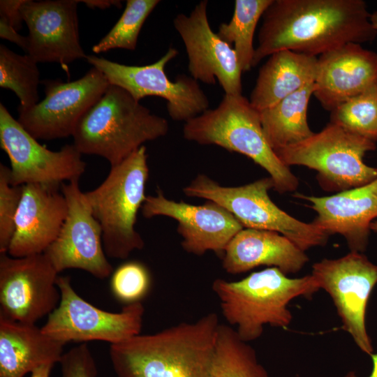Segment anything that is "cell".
<instances>
[{"label": "cell", "mask_w": 377, "mask_h": 377, "mask_svg": "<svg viewBox=\"0 0 377 377\" xmlns=\"http://www.w3.org/2000/svg\"><path fill=\"white\" fill-rule=\"evenodd\" d=\"M363 0H272L263 15L252 67L282 50L317 57L377 36Z\"/></svg>", "instance_id": "1"}, {"label": "cell", "mask_w": 377, "mask_h": 377, "mask_svg": "<svg viewBox=\"0 0 377 377\" xmlns=\"http://www.w3.org/2000/svg\"><path fill=\"white\" fill-rule=\"evenodd\" d=\"M219 323L216 313L110 346L117 377H208Z\"/></svg>", "instance_id": "2"}, {"label": "cell", "mask_w": 377, "mask_h": 377, "mask_svg": "<svg viewBox=\"0 0 377 377\" xmlns=\"http://www.w3.org/2000/svg\"><path fill=\"white\" fill-rule=\"evenodd\" d=\"M212 290L226 320L249 343L261 337L266 325L288 327L293 320L288 304L299 297H311L320 288L311 274L290 278L269 267L237 281L216 279Z\"/></svg>", "instance_id": "3"}, {"label": "cell", "mask_w": 377, "mask_h": 377, "mask_svg": "<svg viewBox=\"0 0 377 377\" xmlns=\"http://www.w3.org/2000/svg\"><path fill=\"white\" fill-rule=\"evenodd\" d=\"M168 130L165 118L151 113L124 89L110 84L80 119L72 136L82 154L101 156L112 167Z\"/></svg>", "instance_id": "4"}, {"label": "cell", "mask_w": 377, "mask_h": 377, "mask_svg": "<svg viewBox=\"0 0 377 377\" xmlns=\"http://www.w3.org/2000/svg\"><path fill=\"white\" fill-rule=\"evenodd\" d=\"M182 131L187 140L246 156L269 173L279 193L293 192L298 186L297 177L267 142L260 112L242 94H225L216 108L186 121Z\"/></svg>", "instance_id": "5"}, {"label": "cell", "mask_w": 377, "mask_h": 377, "mask_svg": "<svg viewBox=\"0 0 377 377\" xmlns=\"http://www.w3.org/2000/svg\"><path fill=\"white\" fill-rule=\"evenodd\" d=\"M147 149L145 145L120 163L112 166L103 182L84 192L91 212L102 228V241L107 257L126 259L145 246L135 229L137 216L147 195L149 179Z\"/></svg>", "instance_id": "6"}, {"label": "cell", "mask_w": 377, "mask_h": 377, "mask_svg": "<svg viewBox=\"0 0 377 377\" xmlns=\"http://www.w3.org/2000/svg\"><path fill=\"white\" fill-rule=\"evenodd\" d=\"M271 188L274 183L269 177L239 186H224L199 174L182 191L188 197L218 203L246 228L279 232L304 251L325 245L330 235L312 222L301 221L280 209L269 195Z\"/></svg>", "instance_id": "7"}, {"label": "cell", "mask_w": 377, "mask_h": 377, "mask_svg": "<svg viewBox=\"0 0 377 377\" xmlns=\"http://www.w3.org/2000/svg\"><path fill=\"white\" fill-rule=\"evenodd\" d=\"M376 142L330 122L309 138L275 151L287 166L315 170L322 188L343 191L368 184L377 177V168L367 165L364 156Z\"/></svg>", "instance_id": "8"}, {"label": "cell", "mask_w": 377, "mask_h": 377, "mask_svg": "<svg viewBox=\"0 0 377 377\" xmlns=\"http://www.w3.org/2000/svg\"><path fill=\"white\" fill-rule=\"evenodd\" d=\"M57 285L61 293L59 304L40 327L51 338L65 344L103 341L112 345L140 334L145 314L142 302L127 304L119 312H110L81 297L69 276H59Z\"/></svg>", "instance_id": "9"}, {"label": "cell", "mask_w": 377, "mask_h": 377, "mask_svg": "<svg viewBox=\"0 0 377 377\" xmlns=\"http://www.w3.org/2000/svg\"><path fill=\"white\" fill-rule=\"evenodd\" d=\"M179 52L170 47L156 62L145 66H128L95 55L87 61L101 71L110 84L119 87L136 101L156 96L167 101V110L172 120L187 121L209 108V100L198 82L184 74L169 80L165 68Z\"/></svg>", "instance_id": "10"}, {"label": "cell", "mask_w": 377, "mask_h": 377, "mask_svg": "<svg viewBox=\"0 0 377 377\" xmlns=\"http://www.w3.org/2000/svg\"><path fill=\"white\" fill-rule=\"evenodd\" d=\"M0 146L10 163L12 185L40 184L61 188L65 182L79 181L86 163L74 145L52 151L40 145L0 104Z\"/></svg>", "instance_id": "11"}, {"label": "cell", "mask_w": 377, "mask_h": 377, "mask_svg": "<svg viewBox=\"0 0 377 377\" xmlns=\"http://www.w3.org/2000/svg\"><path fill=\"white\" fill-rule=\"evenodd\" d=\"M311 274L319 288L330 295L343 330L362 352L373 354L365 318L371 293L377 283V265L362 253L350 251L337 259L315 263Z\"/></svg>", "instance_id": "12"}, {"label": "cell", "mask_w": 377, "mask_h": 377, "mask_svg": "<svg viewBox=\"0 0 377 377\" xmlns=\"http://www.w3.org/2000/svg\"><path fill=\"white\" fill-rule=\"evenodd\" d=\"M59 273L43 253L12 257L0 253V315L35 324L59 305Z\"/></svg>", "instance_id": "13"}, {"label": "cell", "mask_w": 377, "mask_h": 377, "mask_svg": "<svg viewBox=\"0 0 377 377\" xmlns=\"http://www.w3.org/2000/svg\"><path fill=\"white\" fill-rule=\"evenodd\" d=\"M45 96L27 109L18 108L19 123L36 140L73 135L83 115L101 98L110 85L96 68L68 82L45 80Z\"/></svg>", "instance_id": "14"}, {"label": "cell", "mask_w": 377, "mask_h": 377, "mask_svg": "<svg viewBox=\"0 0 377 377\" xmlns=\"http://www.w3.org/2000/svg\"><path fill=\"white\" fill-rule=\"evenodd\" d=\"M78 182L61 185L68 214L57 237L44 253L58 273L79 269L104 279L111 276L114 269L104 251L101 226Z\"/></svg>", "instance_id": "15"}, {"label": "cell", "mask_w": 377, "mask_h": 377, "mask_svg": "<svg viewBox=\"0 0 377 377\" xmlns=\"http://www.w3.org/2000/svg\"><path fill=\"white\" fill-rule=\"evenodd\" d=\"M207 7V1H201L189 15L179 13L173 20L185 45L188 71L207 84H214L216 79L225 94L241 95L242 71L236 52L211 29Z\"/></svg>", "instance_id": "16"}, {"label": "cell", "mask_w": 377, "mask_h": 377, "mask_svg": "<svg viewBox=\"0 0 377 377\" xmlns=\"http://www.w3.org/2000/svg\"><path fill=\"white\" fill-rule=\"evenodd\" d=\"M145 218L166 216L177 221V230L188 253L202 256L208 251L223 255L231 239L244 227L226 208L207 200L195 205L167 198L158 188L156 195H147L142 206Z\"/></svg>", "instance_id": "17"}, {"label": "cell", "mask_w": 377, "mask_h": 377, "mask_svg": "<svg viewBox=\"0 0 377 377\" xmlns=\"http://www.w3.org/2000/svg\"><path fill=\"white\" fill-rule=\"evenodd\" d=\"M77 0H26L21 6L29 29L28 54L37 63L68 64L86 59L79 39Z\"/></svg>", "instance_id": "18"}, {"label": "cell", "mask_w": 377, "mask_h": 377, "mask_svg": "<svg viewBox=\"0 0 377 377\" xmlns=\"http://www.w3.org/2000/svg\"><path fill=\"white\" fill-rule=\"evenodd\" d=\"M59 188L23 185L7 253L24 257L43 253L57 237L68 214L67 201Z\"/></svg>", "instance_id": "19"}, {"label": "cell", "mask_w": 377, "mask_h": 377, "mask_svg": "<svg viewBox=\"0 0 377 377\" xmlns=\"http://www.w3.org/2000/svg\"><path fill=\"white\" fill-rule=\"evenodd\" d=\"M295 196L310 202L317 213L313 224L329 235H342L350 251L366 250L370 225L377 217V177L364 185L329 196L300 193Z\"/></svg>", "instance_id": "20"}, {"label": "cell", "mask_w": 377, "mask_h": 377, "mask_svg": "<svg viewBox=\"0 0 377 377\" xmlns=\"http://www.w3.org/2000/svg\"><path fill=\"white\" fill-rule=\"evenodd\" d=\"M377 82V53L350 43L319 56L314 96L332 112Z\"/></svg>", "instance_id": "21"}, {"label": "cell", "mask_w": 377, "mask_h": 377, "mask_svg": "<svg viewBox=\"0 0 377 377\" xmlns=\"http://www.w3.org/2000/svg\"><path fill=\"white\" fill-rule=\"evenodd\" d=\"M309 262L305 251L279 232L243 228L229 242L222 255V267L231 274L260 265L276 267L286 274L300 272Z\"/></svg>", "instance_id": "22"}, {"label": "cell", "mask_w": 377, "mask_h": 377, "mask_svg": "<svg viewBox=\"0 0 377 377\" xmlns=\"http://www.w3.org/2000/svg\"><path fill=\"white\" fill-rule=\"evenodd\" d=\"M64 345L35 324L0 315V377H24L40 366L59 363Z\"/></svg>", "instance_id": "23"}, {"label": "cell", "mask_w": 377, "mask_h": 377, "mask_svg": "<svg viewBox=\"0 0 377 377\" xmlns=\"http://www.w3.org/2000/svg\"><path fill=\"white\" fill-rule=\"evenodd\" d=\"M317 62V57L290 50L272 54L259 70L251 104L263 111L314 82Z\"/></svg>", "instance_id": "24"}, {"label": "cell", "mask_w": 377, "mask_h": 377, "mask_svg": "<svg viewBox=\"0 0 377 377\" xmlns=\"http://www.w3.org/2000/svg\"><path fill=\"white\" fill-rule=\"evenodd\" d=\"M314 82L286 97L276 105L260 112L263 129L274 151L302 141L314 133L307 121L309 99Z\"/></svg>", "instance_id": "25"}, {"label": "cell", "mask_w": 377, "mask_h": 377, "mask_svg": "<svg viewBox=\"0 0 377 377\" xmlns=\"http://www.w3.org/2000/svg\"><path fill=\"white\" fill-rule=\"evenodd\" d=\"M208 377H269L256 350L231 326L221 324Z\"/></svg>", "instance_id": "26"}, {"label": "cell", "mask_w": 377, "mask_h": 377, "mask_svg": "<svg viewBox=\"0 0 377 377\" xmlns=\"http://www.w3.org/2000/svg\"><path fill=\"white\" fill-rule=\"evenodd\" d=\"M272 0H236L234 13L228 23H221L218 36L232 46L242 72L252 68L255 52L253 36L259 20Z\"/></svg>", "instance_id": "27"}, {"label": "cell", "mask_w": 377, "mask_h": 377, "mask_svg": "<svg viewBox=\"0 0 377 377\" xmlns=\"http://www.w3.org/2000/svg\"><path fill=\"white\" fill-rule=\"evenodd\" d=\"M37 62L28 54H17L0 45V87L12 90L20 100V109L38 102L40 73Z\"/></svg>", "instance_id": "28"}, {"label": "cell", "mask_w": 377, "mask_h": 377, "mask_svg": "<svg viewBox=\"0 0 377 377\" xmlns=\"http://www.w3.org/2000/svg\"><path fill=\"white\" fill-rule=\"evenodd\" d=\"M377 142V82L331 112L330 121Z\"/></svg>", "instance_id": "29"}, {"label": "cell", "mask_w": 377, "mask_h": 377, "mask_svg": "<svg viewBox=\"0 0 377 377\" xmlns=\"http://www.w3.org/2000/svg\"><path fill=\"white\" fill-rule=\"evenodd\" d=\"M159 3L158 0H127L117 22L92 47V52L99 54L117 48L134 50L146 19Z\"/></svg>", "instance_id": "30"}, {"label": "cell", "mask_w": 377, "mask_h": 377, "mask_svg": "<svg viewBox=\"0 0 377 377\" xmlns=\"http://www.w3.org/2000/svg\"><path fill=\"white\" fill-rule=\"evenodd\" d=\"M151 286V276L141 262L131 260L116 268L110 278V288L114 297L127 304L141 302Z\"/></svg>", "instance_id": "31"}, {"label": "cell", "mask_w": 377, "mask_h": 377, "mask_svg": "<svg viewBox=\"0 0 377 377\" xmlns=\"http://www.w3.org/2000/svg\"><path fill=\"white\" fill-rule=\"evenodd\" d=\"M10 168L0 164V253L8 251L15 231V221L23 186L12 185Z\"/></svg>", "instance_id": "32"}, {"label": "cell", "mask_w": 377, "mask_h": 377, "mask_svg": "<svg viewBox=\"0 0 377 377\" xmlns=\"http://www.w3.org/2000/svg\"><path fill=\"white\" fill-rule=\"evenodd\" d=\"M59 364L61 377H97L98 375L95 360L85 343L64 353Z\"/></svg>", "instance_id": "33"}, {"label": "cell", "mask_w": 377, "mask_h": 377, "mask_svg": "<svg viewBox=\"0 0 377 377\" xmlns=\"http://www.w3.org/2000/svg\"><path fill=\"white\" fill-rule=\"evenodd\" d=\"M26 0H1L0 15L3 17L15 30L22 28L24 21L21 6Z\"/></svg>", "instance_id": "34"}, {"label": "cell", "mask_w": 377, "mask_h": 377, "mask_svg": "<svg viewBox=\"0 0 377 377\" xmlns=\"http://www.w3.org/2000/svg\"><path fill=\"white\" fill-rule=\"evenodd\" d=\"M0 37L6 39L20 46L25 54L28 52L29 38L28 36H24L17 33L7 20L2 16L0 18Z\"/></svg>", "instance_id": "35"}, {"label": "cell", "mask_w": 377, "mask_h": 377, "mask_svg": "<svg viewBox=\"0 0 377 377\" xmlns=\"http://www.w3.org/2000/svg\"><path fill=\"white\" fill-rule=\"evenodd\" d=\"M80 2L84 3L90 8L100 9H105L111 6H119L121 5L120 1L114 0H84L80 1Z\"/></svg>", "instance_id": "36"}, {"label": "cell", "mask_w": 377, "mask_h": 377, "mask_svg": "<svg viewBox=\"0 0 377 377\" xmlns=\"http://www.w3.org/2000/svg\"><path fill=\"white\" fill-rule=\"evenodd\" d=\"M53 367L54 364H44L40 366L30 373V377H50Z\"/></svg>", "instance_id": "37"}, {"label": "cell", "mask_w": 377, "mask_h": 377, "mask_svg": "<svg viewBox=\"0 0 377 377\" xmlns=\"http://www.w3.org/2000/svg\"><path fill=\"white\" fill-rule=\"evenodd\" d=\"M372 359L373 367L370 375L368 377H377V353L370 355ZM343 377H359L354 371L348 372Z\"/></svg>", "instance_id": "38"}, {"label": "cell", "mask_w": 377, "mask_h": 377, "mask_svg": "<svg viewBox=\"0 0 377 377\" xmlns=\"http://www.w3.org/2000/svg\"><path fill=\"white\" fill-rule=\"evenodd\" d=\"M370 22L374 29L377 31V11L370 15Z\"/></svg>", "instance_id": "39"}, {"label": "cell", "mask_w": 377, "mask_h": 377, "mask_svg": "<svg viewBox=\"0 0 377 377\" xmlns=\"http://www.w3.org/2000/svg\"><path fill=\"white\" fill-rule=\"evenodd\" d=\"M370 229L373 231L377 232V221L372 222L370 225Z\"/></svg>", "instance_id": "40"}]
</instances>
